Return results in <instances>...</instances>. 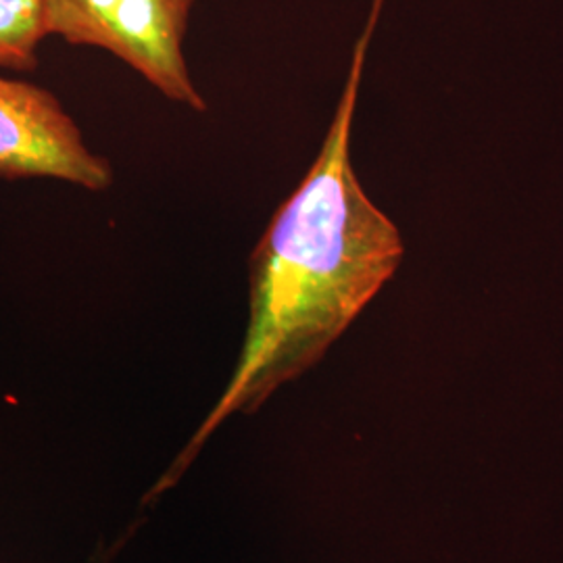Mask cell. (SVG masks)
I'll use <instances>...</instances> for the list:
<instances>
[{"label":"cell","instance_id":"obj_1","mask_svg":"<svg viewBox=\"0 0 563 563\" xmlns=\"http://www.w3.org/2000/svg\"><path fill=\"white\" fill-rule=\"evenodd\" d=\"M383 4L374 0L355 44L320 155L251 255V316L232 378L144 504L176 486L225 420L253 413L282 384L320 362L401 265V232L365 195L351 162L365 55Z\"/></svg>","mask_w":563,"mask_h":563},{"label":"cell","instance_id":"obj_3","mask_svg":"<svg viewBox=\"0 0 563 563\" xmlns=\"http://www.w3.org/2000/svg\"><path fill=\"white\" fill-rule=\"evenodd\" d=\"M0 178H48L102 192L113 184V167L86 144L53 92L0 76Z\"/></svg>","mask_w":563,"mask_h":563},{"label":"cell","instance_id":"obj_2","mask_svg":"<svg viewBox=\"0 0 563 563\" xmlns=\"http://www.w3.org/2000/svg\"><path fill=\"white\" fill-rule=\"evenodd\" d=\"M197 0H42L48 38L111 53L165 99L192 111L207 101L192 80L184 41Z\"/></svg>","mask_w":563,"mask_h":563},{"label":"cell","instance_id":"obj_4","mask_svg":"<svg viewBox=\"0 0 563 563\" xmlns=\"http://www.w3.org/2000/svg\"><path fill=\"white\" fill-rule=\"evenodd\" d=\"M46 38L42 0H0V69H36Z\"/></svg>","mask_w":563,"mask_h":563}]
</instances>
